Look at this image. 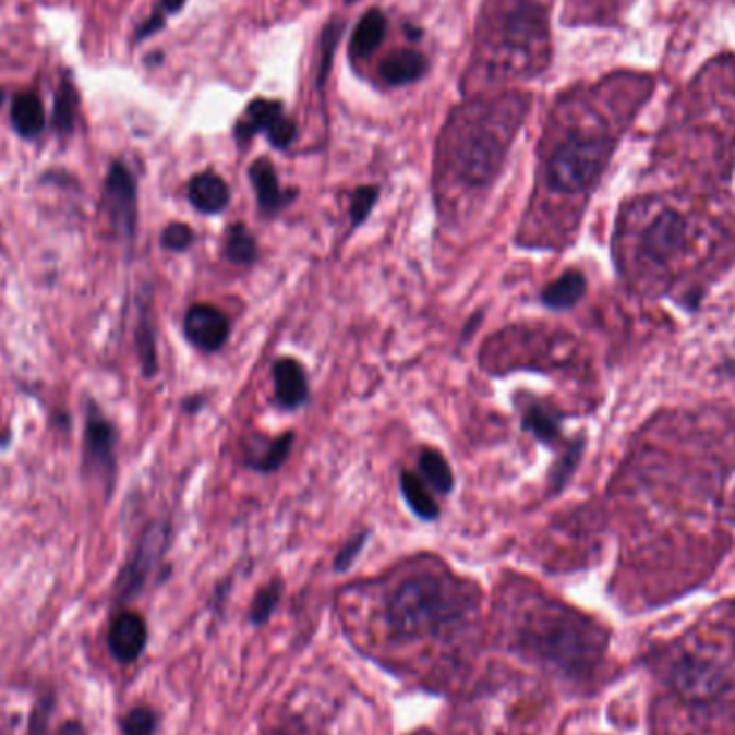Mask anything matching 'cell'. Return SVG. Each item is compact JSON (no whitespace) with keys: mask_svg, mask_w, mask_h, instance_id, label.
Returning a JSON list of instances; mask_svg holds the SVG:
<instances>
[{"mask_svg":"<svg viewBox=\"0 0 735 735\" xmlns=\"http://www.w3.org/2000/svg\"><path fill=\"white\" fill-rule=\"evenodd\" d=\"M520 646L535 659L568 675L589 673L604 652V632L586 617L549 606L529 615L520 628Z\"/></svg>","mask_w":735,"mask_h":735,"instance_id":"6da1fadb","label":"cell"},{"mask_svg":"<svg viewBox=\"0 0 735 735\" xmlns=\"http://www.w3.org/2000/svg\"><path fill=\"white\" fill-rule=\"evenodd\" d=\"M469 606L471 595L460 583L439 575H420L394 591L387 624L400 637L431 635L460 619Z\"/></svg>","mask_w":735,"mask_h":735,"instance_id":"7a4b0ae2","label":"cell"},{"mask_svg":"<svg viewBox=\"0 0 735 735\" xmlns=\"http://www.w3.org/2000/svg\"><path fill=\"white\" fill-rule=\"evenodd\" d=\"M668 684L673 695L690 706H716L735 690L732 662L701 646L686 648L668 666Z\"/></svg>","mask_w":735,"mask_h":735,"instance_id":"3957f363","label":"cell"},{"mask_svg":"<svg viewBox=\"0 0 735 735\" xmlns=\"http://www.w3.org/2000/svg\"><path fill=\"white\" fill-rule=\"evenodd\" d=\"M609 141L598 136H573L555 148L546 177L553 190L579 194L589 190L609 159Z\"/></svg>","mask_w":735,"mask_h":735,"instance_id":"277c9868","label":"cell"},{"mask_svg":"<svg viewBox=\"0 0 735 735\" xmlns=\"http://www.w3.org/2000/svg\"><path fill=\"white\" fill-rule=\"evenodd\" d=\"M506 157V145L493 128L478 125L467 132L458 147L460 177L471 185H486L495 179Z\"/></svg>","mask_w":735,"mask_h":735,"instance_id":"5b68a950","label":"cell"},{"mask_svg":"<svg viewBox=\"0 0 735 735\" xmlns=\"http://www.w3.org/2000/svg\"><path fill=\"white\" fill-rule=\"evenodd\" d=\"M101 212L121 239H134L138 220V188L134 174L123 161H115L106 174Z\"/></svg>","mask_w":735,"mask_h":735,"instance_id":"8992f818","label":"cell"},{"mask_svg":"<svg viewBox=\"0 0 735 735\" xmlns=\"http://www.w3.org/2000/svg\"><path fill=\"white\" fill-rule=\"evenodd\" d=\"M117 431L104 418L95 402L86 405V429H84V447H82V465L86 473L97 475L106 491L115 486L117 478Z\"/></svg>","mask_w":735,"mask_h":735,"instance_id":"52a82bcc","label":"cell"},{"mask_svg":"<svg viewBox=\"0 0 735 735\" xmlns=\"http://www.w3.org/2000/svg\"><path fill=\"white\" fill-rule=\"evenodd\" d=\"M168 542H170V529H168L166 522L148 525L147 531L138 540V546H136L134 555L130 557V562L125 564V568L119 575L117 598L121 602L132 600L147 586L150 573L157 568V564L161 562V557L168 549Z\"/></svg>","mask_w":735,"mask_h":735,"instance_id":"ba28073f","label":"cell"},{"mask_svg":"<svg viewBox=\"0 0 735 735\" xmlns=\"http://www.w3.org/2000/svg\"><path fill=\"white\" fill-rule=\"evenodd\" d=\"M258 132H265L269 143L276 148L289 147L297 134L293 121L285 117L282 104L278 99H263V97L254 99L248 106L245 117L234 128V136L239 143H245Z\"/></svg>","mask_w":735,"mask_h":735,"instance_id":"9c48e42d","label":"cell"},{"mask_svg":"<svg viewBox=\"0 0 735 735\" xmlns=\"http://www.w3.org/2000/svg\"><path fill=\"white\" fill-rule=\"evenodd\" d=\"M183 332H185V338L196 349L214 353V351H220L221 347L228 342L230 321L218 308L209 303H196L185 314Z\"/></svg>","mask_w":735,"mask_h":735,"instance_id":"30bf717a","label":"cell"},{"mask_svg":"<svg viewBox=\"0 0 735 735\" xmlns=\"http://www.w3.org/2000/svg\"><path fill=\"white\" fill-rule=\"evenodd\" d=\"M148 641L147 622L136 611H121L115 615L108 630V650L123 664L138 661Z\"/></svg>","mask_w":735,"mask_h":735,"instance_id":"8fae6325","label":"cell"},{"mask_svg":"<svg viewBox=\"0 0 735 735\" xmlns=\"http://www.w3.org/2000/svg\"><path fill=\"white\" fill-rule=\"evenodd\" d=\"M686 243V221L675 212H664L648 226L641 237V248L654 263H666L675 258Z\"/></svg>","mask_w":735,"mask_h":735,"instance_id":"7c38bea8","label":"cell"},{"mask_svg":"<svg viewBox=\"0 0 735 735\" xmlns=\"http://www.w3.org/2000/svg\"><path fill=\"white\" fill-rule=\"evenodd\" d=\"M250 179L258 196V209L263 218H276L287 205H291L297 196V192H285L280 188L276 168L269 159H256L250 166Z\"/></svg>","mask_w":735,"mask_h":735,"instance_id":"4fadbf2b","label":"cell"},{"mask_svg":"<svg viewBox=\"0 0 735 735\" xmlns=\"http://www.w3.org/2000/svg\"><path fill=\"white\" fill-rule=\"evenodd\" d=\"M274 387L278 405L287 411L299 409L308 400V376L293 358H282L274 364Z\"/></svg>","mask_w":735,"mask_h":735,"instance_id":"5bb4252c","label":"cell"},{"mask_svg":"<svg viewBox=\"0 0 735 735\" xmlns=\"http://www.w3.org/2000/svg\"><path fill=\"white\" fill-rule=\"evenodd\" d=\"M190 203L205 216L220 214L230 203V190L216 172H201L190 181Z\"/></svg>","mask_w":735,"mask_h":735,"instance_id":"9a60e30c","label":"cell"},{"mask_svg":"<svg viewBox=\"0 0 735 735\" xmlns=\"http://www.w3.org/2000/svg\"><path fill=\"white\" fill-rule=\"evenodd\" d=\"M11 125L17 136L33 141L46 130V108L35 91L17 93L11 104Z\"/></svg>","mask_w":735,"mask_h":735,"instance_id":"2e32d148","label":"cell"},{"mask_svg":"<svg viewBox=\"0 0 735 735\" xmlns=\"http://www.w3.org/2000/svg\"><path fill=\"white\" fill-rule=\"evenodd\" d=\"M586 291H588L586 276L577 269H570L562 274L557 280H553L549 287H544L540 299L551 310H568L575 303H579Z\"/></svg>","mask_w":735,"mask_h":735,"instance_id":"e0dca14e","label":"cell"},{"mask_svg":"<svg viewBox=\"0 0 735 735\" xmlns=\"http://www.w3.org/2000/svg\"><path fill=\"white\" fill-rule=\"evenodd\" d=\"M426 70V59L415 50H394L383 63L381 75L387 84L400 86L415 82Z\"/></svg>","mask_w":735,"mask_h":735,"instance_id":"ac0fdd59","label":"cell"},{"mask_svg":"<svg viewBox=\"0 0 735 735\" xmlns=\"http://www.w3.org/2000/svg\"><path fill=\"white\" fill-rule=\"evenodd\" d=\"M522 429L531 433L538 442L553 445L562 437V418L553 407L544 402H533L525 409Z\"/></svg>","mask_w":735,"mask_h":735,"instance_id":"d6986e66","label":"cell"},{"mask_svg":"<svg viewBox=\"0 0 735 735\" xmlns=\"http://www.w3.org/2000/svg\"><path fill=\"white\" fill-rule=\"evenodd\" d=\"M400 491L405 502L409 504V508L413 510V515L422 520H437L442 510L437 506V502L433 499V495L429 493V489L424 486V482L411 473V471H402L400 473Z\"/></svg>","mask_w":735,"mask_h":735,"instance_id":"ffe728a7","label":"cell"},{"mask_svg":"<svg viewBox=\"0 0 735 735\" xmlns=\"http://www.w3.org/2000/svg\"><path fill=\"white\" fill-rule=\"evenodd\" d=\"M385 28H387L385 15L378 9L368 11L366 15L360 20V24L356 26V33L351 39V57L362 59L370 52H374L385 37Z\"/></svg>","mask_w":735,"mask_h":735,"instance_id":"44dd1931","label":"cell"},{"mask_svg":"<svg viewBox=\"0 0 735 735\" xmlns=\"http://www.w3.org/2000/svg\"><path fill=\"white\" fill-rule=\"evenodd\" d=\"M77 108H80V101H77L74 82L63 77V82L59 84L55 93V106H52V128L61 136H70L74 132Z\"/></svg>","mask_w":735,"mask_h":735,"instance_id":"7402d4cb","label":"cell"},{"mask_svg":"<svg viewBox=\"0 0 735 735\" xmlns=\"http://www.w3.org/2000/svg\"><path fill=\"white\" fill-rule=\"evenodd\" d=\"M256 254H258V245L252 232L243 224H232L226 232V258L232 265L248 267L256 261Z\"/></svg>","mask_w":735,"mask_h":735,"instance_id":"603a6c76","label":"cell"},{"mask_svg":"<svg viewBox=\"0 0 735 735\" xmlns=\"http://www.w3.org/2000/svg\"><path fill=\"white\" fill-rule=\"evenodd\" d=\"M420 473L424 480L439 493V495H449L454 489V473L449 462L445 460L442 451L437 449H424L420 456Z\"/></svg>","mask_w":735,"mask_h":735,"instance_id":"cb8c5ba5","label":"cell"},{"mask_svg":"<svg viewBox=\"0 0 735 735\" xmlns=\"http://www.w3.org/2000/svg\"><path fill=\"white\" fill-rule=\"evenodd\" d=\"M293 433L280 435L278 439L267 443V445L261 449L258 458H252V460H250V467L256 469V471H261V473H274V471H278V469L287 462V458H289V454H291V449H293Z\"/></svg>","mask_w":735,"mask_h":735,"instance_id":"d4e9b609","label":"cell"},{"mask_svg":"<svg viewBox=\"0 0 735 735\" xmlns=\"http://www.w3.org/2000/svg\"><path fill=\"white\" fill-rule=\"evenodd\" d=\"M57 708V697L55 690H44L41 695H37L35 706L31 710V719H28V727H26V735H48L50 734V719L55 714Z\"/></svg>","mask_w":735,"mask_h":735,"instance_id":"484cf974","label":"cell"},{"mask_svg":"<svg viewBox=\"0 0 735 735\" xmlns=\"http://www.w3.org/2000/svg\"><path fill=\"white\" fill-rule=\"evenodd\" d=\"M280 595H282V583L280 581H274V583H269V586L261 589L254 595L252 606H250V619H252V624H256V626L265 624L272 617V613L276 611L278 602H280Z\"/></svg>","mask_w":735,"mask_h":735,"instance_id":"4316f807","label":"cell"},{"mask_svg":"<svg viewBox=\"0 0 735 735\" xmlns=\"http://www.w3.org/2000/svg\"><path fill=\"white\" fill-rule=\"evenodd\" d=\"M157 730V714L147 708H134L121 719V732L123 735H153Z\"/></svg>","mask_w":735,"mask_h":735,"instance_id":"83f0119b","label":"cell"},{"mask_svg":"<svg viewBox=\"0 0 735 735\" xmlns=\"http://www.w3.org/2000/svg\"><path fill=\"white\" fill-rule=\"evenodd\" d=\"M378 201V188L376 185H362L353 192V198H351V224L353 228L362 226L364 221L370 218L374 205Z\"/></svg>","mask_w":735,"mask_h":735,"instance_id":"f1b7e54d","label":"cell"},{"mask_svg":"<svg viewBox=\"0 0 735 735\" xmlns=\"http://www.w3.org/2000/svg\"><path fill=\"white\" fill-rule=\"evenodd\" d=\"M136 345H138V353H141V362H143L145 374L153 376L155 370H157V356H155V334H153L147 318H143L138 329H136Z\"/></svg>","mask_w":735,"mask_h":735,"instance_id":"f546056e","label":"cell"},{"mask_svg":"<svg viewBox=\"0 0 735 735\" xmlns=\"http://www.w3.org/2000/svg\"><path fill=\"white\" fill-rule=\"evenodd\" d=\"M194 243V230L188 224H170L161 232V248L170 252H185Z\"/></svg>","mask_w":735,"mask_h":735,"instance_id":"4dcf8cb0","label":"cell"},{"mask_svg":"<svg viewBox=\"0 0 735 735\" xmlns=\"http://www.w3.org/2000/svg\"><path fill=\"white\" fill-rule=\"evenodd\" d=\"M340 31L342 26L340 24H329L321 37V75H318V82L323 84L325 77L329 74V68H332V57L336 52V46H338V39H340Z\"/></svg>","mask_w":735,"mask_h":735,"instance_id":"1f68e13d","label":"cell"},{"mask_svg":"<svg viewBox=\"0 0 735 735\" xmlns=\"http://www.w3.org/2000/svg\"><path fill=\"white\" fill-rule=\"evenodd\" d=\"M366 540L368 531H362L360 535H356L353 540H349V542L340 549V553H338V557H336V570H338V573H345V570H349V568L356 564L358 555L364 551Z\"/></svg>","mask_w":735,"mask_h":735,"instance_id":"d6a6232c","label":"cell"},{"mask_svg":"<svg viewBox=\"0 0 735 735\" xmlns=\"http://www.w3.org/2000/svg\"><path fill=\"white\" fill-rule=\"evenodd\" d=\"M164 17H166V13H164L161 9H157V11L148 17L147 22L138 28V39H147L150 35H155V33L164 26Z\"/></svg>","mask_w":735,"mask_h":735,"instance_id":"836d02e7","label":"cell"},{"mask_svg":"<svg viewBox=\"0 0 735 735\" xmlns=\"http://www.w3.org/2000/svg\"><path fill=\"white\" fill-rule=\"evenodd\" d=\"M55 735H86V732H84V725L80 721H68L55 732Z\"/></svg>","mask_w":735,"mask_h":735,"instance_id":"e575fe53","label":"cell"},{"mask_svg":"<svg viewBox=\"0 0 735 735\" xmlns=\"http://www.w3.org/2000/svg\"><path fill=\"white\" fill-rule=\"evenodd\" d=\"M188 0H161V11L164 13H177V11H181L183 9V4H185Z\"/></svg>","mask_w":735,"mask_h":735,"instance_id":"d590c367","label":"cell"},{"mask_svg":"<svg viewBox=\"0 0 735 735\" xmlns=\"http://www.w3.org/2000/svg\"><path fill=\"white\" fill-rule=\"evenodd\" d=\"M2 101H4V91L0 88V104H2Z\"/></svg>","mask_w":735,"mask_h":735,"instance_id":"8d00e7d4","label":"cell"}]
</instances>
